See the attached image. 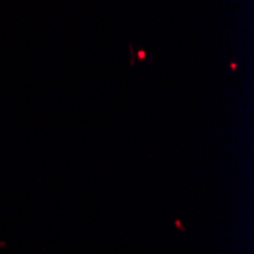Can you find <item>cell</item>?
Masks as SVG:
<instances>
[{
    "label": "cell",
    "mask_w": 254,
    "mask_h": 254,
    "mask_svg": "<svg viewBox=\"0 0 254 254\" xmlns=\"http://www.w3.org/2000/svg\"><path fill=\"white\" fill-rule=\"evenodd\" d=\"M175 224H177V227H178L180 230H184V227L181 225V222H180V221H175Z\"/></svg>",
    "instance_id": "obj_1"
}]
</instances>
